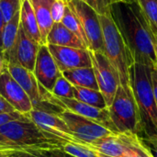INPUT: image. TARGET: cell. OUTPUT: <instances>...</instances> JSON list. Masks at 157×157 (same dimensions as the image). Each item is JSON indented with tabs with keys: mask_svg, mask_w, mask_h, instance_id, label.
Here are the masks:
<instances>
[{
	"mask_svg": "<svg viewBox=\"0 0 157 157\" xmlns=\"http://www.w3.org/2000/svg\"><path fill=\"white\" fill-rule=\"evenodd\" d=\"M6 70L29 96L33 104V108L40 107L45 102L41 95L40 84L38 83L33 72H30L29 70L16 63L6 64Z\"/></svg>",
	"mask_w": 157,
	"mask_h": 157,
	"instance_id": "15",
	"label": "cell"
},
{
	"mask_svg": "<svg viewBox=\"0 0 157 157\" xmlns=\"http://www.w3.org/2000/svg\"><path fill=\"white\" fill-rule=\"evenodd\" d=\"M7 157H37L27 152H7Z\"/></svg>",
	"mask_w": 157,
	"mask_h": 157,
	"instance_id": "36",
	"label": "cell"
},
{
	"mask_svg": "<svg viewBox=\"0 0 157 157\" xmlns=\"http://www.w3.org/2000/svg\"><path fill=\"white\" fill-rule=\"evenodd\" d=\"M37 157H75L66 154L61 148L52 149V150H34L27 152Z\"/></svg>",
	"mask_w": 157,
	"mask_h": 157,
	"instance_id": "31",
	"label": "cell"
},
{
	"mask_svg": "<svg viewBox=\"0 0 157 157\" xmlns=\"http://www.w3.org/2000/svg\"><path fill=\"white\" fill-rule=\"evenodd\" d=\"M6 68V63L3 57V54L2 52H0V74Z\"/></svg>",
	"mask_w": 157,
	"mask_h": 157,
	"instance_id": "38",
	"label": "cell"
},
{
	"mask_svg": "<svg viewBox=\"0 0 157 157\" xmlns=\"http://www.w3.org/2000/svg\"><path fill=\"white\" fill-rule=\"evenodd\" d=\"M62 75L74 86H80L99 90L92 67L75 68L62 72Z\"/></svg>",
	"mask_w": 157,
	"mask_h": 157,
	"instance_id": "20",
	"label": "cell"
},
{
	"mask_svg": "<svg viewBox=\"0 0 157 157\" xmlns=\"http://www.w3.org/2000/svg\"><path fill=\"white\" fill-rule=\"evenodd\" d=\"M66 2H69V1H72V0H65Z\"/></svg>",
	"mask_w": 157,
	"mask_h": 157,
	"instance_id": "42",
	"label": "cell"
},
{
	"mask_svg": "<svg viewBox=\"0 0 157 157\" xmlns=\"http://www.w3.org/2000/svg\"><path fill=\"white\" fill-rule=\"evenodd\" d=\"M61 149L66 154L75 157H109L90 148L85 144L63 143Z\"/></svg>",
	"mask_w": 157,
	"mask_h": 157,
	"instance_id": "23",
	"label": "cell"
},
{
	"mask_svg": "<svg viewBox=\"0 0 157 157\" xmlns=\"http://www.w3.org/2000/svg\"><path fill=\"white\" fill-rule=\"evenodd\" d=\"M110 15L133 63L157 67L155 36L137 1L113 3Z\"/></svg>",
	"mask_w": 157,
	"mask_h": 157,
	"instance_id": "1",
	"label": "cell"
},
{
	"mask_svg": "<svg viewBox=\"0 0 157 157\" xmlns=\"http://www.w3.org/2000/svg\"><path fill=\"white\" fill-rule=\"evenodd\" d=\"M33 74L38 83L48 92H52L56 80L62 75L48 45H40Z\"/></svg>",
	"mask_w": 157,
	"mask_h": 157,
	"instance_id": "12",
	"label": "cell"
},
{
	"mask_svg": "<svg viewBox=\"0 0 157 157\" xmlns=\"http://www.w3.org/2000/svg\"><path fill=\"white\" fill-rule=\"evenodd\" d=\"M74 98L85 104L97 107L99 109L108 108L104 97L99 90L74 86Z\"/></svg>",
	"mask_w": 157,
	"mask_h": 157,
	"instance_id": "22",
	"label": "cell"
},
{
	"mask_svg": "<svg viewBox=\"0 0 157 157\" xmlns=\"http://www.w3.org/2000/svg\"><path fill=\"white\" fill-rule=\"evenodd\" d=\"M153 68L134 63L130 68V86L135 98L142 126V137L157 134V107L154 95Z\"/></svg>",
	"mask_w": 157,
	"mask_h": 157,
	"instance_id": "3",
	"label": "cell"
},
{
	"mask_svg": "<svg viewBox=\"0 0 157 157\" xmlns=\"http://www.w3.org/2000/svg\"><path fill=\"white\" fill-rule=\"evenodd\" d=\"M22 1H23V0H22Z\"/></svg>",
	"mask_w": 157,
	"mask_h": 157,
	"instance_id": "43",
	"label": "cell"
},
{
	"mask_svg": "<svg viewBox=\"0 0 157 157\" xmlns=\"http://www.w3.org/2000/svg\"><path fill=\"white\" fill-rule=\"evenodd\" d=\"M40 91H41L43 100L45 102L52 104L63 109L69 110L75 114L80 115L91 121H94L95 122L104 126L105 128L110 130L111 132L118 133L110 120L109 111L108 108L99 109V108L93 107V106L85 104L83 102H80L75 98H65L55 97L52 93L45 90L40 85Z\"/></svg>",
	"mask_w": 157,
	"mask_h": 157,
	"instance_id": "6",
	"label": "cell"
},
{
	"mask_svg": "<svg viewBox=\"0 0 157 157\" xmlns=\"http://www.w3.org/2000/svg\"><path fill=\"white\" fill-rule=\"evenodd\" d=\"M46 44L88 50L86 45L61 22L53 23L46 38Z\"/></svg>",
	"mask_w": 157,
	"mask_h": 157,
	"instance_id": "17",
	"label": "cell"
},
{
	"mask_svg": "<svg viewBox=\"0 0 157 157\" xmlns=\"http://www.w3.org/2000/svg\"><path fill=\"white\" fill-rule=\"evenodd\" d=\"M155 53L157 58V36H155Z\"/></svg>",
	"mask_w": 157,
	"mask_h": 157,
	"instance_id": "41",
	"label": "cell"
},
{
	"mask_svg": "<svg viewBox=\"0 0 157 157\" xmlns=\"http://www.w3.org/2000/svg\"><path fill=\"white\" fill-rule=\"evenodd\" d=\"M89 53L98 89L103 95L107 107L109 108L120 86L119 76L103 52L89 51Z\"/></svg>",
	"mask_w": 157,
	"mask_h": 157,
	"instance_id": "9",
	"label": "cell"
},
{
	"mask_svg": "<svg viewBox=\"0 0 157 157\" xmlns=\"http://www.w3.org/2000/svg\"><path fill=\"white\" fill-rule=\"evenodd\" d=\"M140 140L144 146L151 154V155L153 157H157V134L149 137H142Z\"/></svg>",
	"mask_w": 157,
	"mask_h": 157,
	"instance_id": "32",
	"label": "cell"
},
{
	"mask_svg": "<svg viewBox=\"0 0 157 157\" xmlns=\"http://www.w3.org/2000/svg\"><path fill=\"white\" fill-rule=\"evenodd\" d=\"M124 157H153L142 144L140 138L132 133H127V145Z\"/></svg>",
	"mask_w": 157,
	"mask_h": 157,
	"instance_id": "26",
	"label": "cell"
},
{
	"mask_svg": "<svg viewBox=\"0 0 157 157\" xmlns=\"http://www.w3.org/2000/svg\"><path fill=\"white\" fill-rule=\"evenodd\" d=\"M36 17L43 43L46 44V38L51 31L53 20L52 17V5L54 0H29Z\"/></svg>",
	"mask_w": 157,
	"mask_h": 157,
	"instance_id": "18",
	"label": "cell"
},
{
	"mask_svg": "<svg viewBox=\"0 0 157 157\" xmlns=\"http://www.w3.org/2000/svg\"><path fill=\"white\" fill-rule=\"evenodd\" d=\"M63 142L40 130L30 120L13 121L0 126V151L29 152L61 148Z\"/></svg>",
	"mask_w": 157,
	"mask_h": 157,
	"instance_id": "2",
	"label": "cell"
},
{
	"mask_svg": "<svg viewBox=\"0 0 157 157\" xmlns=\"http://www.w3.org/2000/svg\"><path fill=\"white\" fill-rule=\"evenodd\" d=\"M39 48L40 45L30 40L19 26L16 42L6 60V64L16 63L33 72Z\"/></svg>",
	"mask_w": 157,
	"mask_h": 157,
	"instance_id": "14",
	"label": "cell"
},
{
	"mask_svg": "<svg viewBox=\"0 0 157 157\" xmlns=\"http://www.w3.org/2000/svg\"><path fill=\"white\" fill-rule=\"evenodd\" d=\"M57 114L65 122L71 134L81 144H92L99 139L116 134L94 121L75 114L69 110L61 109Z\"/></svg>",
	"mask_w": 157,
	"mask_h": 157,
	"instance_id": "8",
	"label": "cell"
},
{
	"mask_svg": "<svg viewBox=\"0 0 157 157\" xmlns=\"http://www.w3.org/2000/svg\"><path fill=\"white\" fill-rule=\"evenodd\" d=\"M154 36H157V0H136Z\"/></svg>",
	"mask_w": 157,
	"mask_h": 157,
	"instance_id": "24",
	"label": "cell"
},
{
	"mask_svg": "<svg viewBox=\"0 0 157 157\" xmlns=\"http://www.w3.org/2000/svg\"><path fill=\"white\" fill-rule=\"evenodd\" d=\"M85 144L109 157H124L127 145V133H116L92 144Z\"/></svg>",
	"mask_w": 157,
	"mask_h": 157,
	"instance_id": "16",
	"label": "cell"
},
{
	"mask_svg": "<svg viewBox=\"0 0 157 157\" xmlns=\"http://www.w3.org/2000/svg\"><path fill=\"white\" fill-rule=\"evenodd\" d=\"M20 26V11L17 13L8 22L5 23L2 33V54L6 60L15 45Z\"/></svg>",
	"mask_w": 157,
	"mask_h": 157,
	"instance_id": "21",
	"label": "cell"
},
{
	"mask_svg": "<svg viewBox=\"0 0 157 157\" xmlns=\"http://www.w3.org/2000/svg\"><path fill=\"white\" fill-rule=\"evenodd\" d=\"M5 26V21L3 15L0 11V52H2V33H3V29Z\"/></svg>",
	"mask_w": 157,
	"mask_h": 157,
	"instance_id": "37",
	"label": "cell"
},
{
	"mask_svg": "<svg viewBox=\"0 0 157 157\" xmlns=\"http://www.w3.org/2000/svg\"><path fill=\"white\" fill-rule=\"evenodd\" d=\"M0 95L16 111L21 114L28 116L33 109V104L29 96L11 76L6 68L0 74Z\"/></svg>",
	"mask_w": 157,
	"mask_h": 157,
	"instance_id": "11",
	"label": "cell"
},
{
	"mask_svg": "<svg viewBox=\"0 0 157 157\" xmlns=\"http://www.w3.org/2000/svg\"><path fill=\"white\" fill-rule=\"evenodd\" d=\"M103 36V53L115 69L120 86L130 88V68L133 62L111 17L98 15Z\"/></svg>",
	"mask_w": 157,
	"mask_h": 157,
	"instance_id": "4",
	"label": "cell"
},
{
	"mask_svg": "<svg viewBox=\"0 0 157 157\" xmlns=\"http://www.w3.org/2000/svg\"><path fill=\"white\" fill-rule=\"evenodd\" d=\"M48 48L61 72L75 68L92 67L90 53L86 49L56 45H48Z\"/></svg>",
	"mask_w": 157,
	"mask_h": 157,
	"instance_id": "13",
	"label": "cell"
},
{
	"mask_svg": "<svg viewBox=\"0 0 157 157\" xmlns=\"http://www.w3.org/2000/svg\"><path fill=\"white\" fill-rule=\"evenodd\" d=\"M61 23L63 24L74 34H75L87 47V40H86V37L85 35V32L83 30V28H82L78 18L73 13V11L70 9L68 5H67V6L65 8V12H64L63 17ZM87 49H88V47H87Z\"/></svg>",
	"mask_w": 157,
	"mask_h": 157,
	"instance_id": "25",
	"label": "cell"
},
{
	"mask_svg": "<svg viewBox=\"0 0 157 157\" xmlns=\"http://www.w3.org/2000/svg\"><path fill=\"white\" fill-rule=\"evenodd\" d=\"M20 27L26 35L38 45H42L43 40L40 28L29 0H23L20 9Z\"/></svg>",
	"mask_w": 157,
	"mask_h": 157,
	"instance_id": "19",
	"label": "cell"
},
{
	"mask_svg": "<svg viewBox=\"0 0 157 157\" xmlns=\"http://www.w3.org/2000/svg\"><path fill=\"white\" fill-rule=\"evenodd\" d=\"M50 93L59 98H74V86L62 75L56 80L53 88Z\"/></svg>",
	"mask_w": 157,
	"mask_h": 157,
	"instance_id": "27",
	"label": "cell"
},
{
	"mask_svg": "<svg viewBox=\"0 0 157 157\" xmlns=\"http://www.w3.org/2000/svg\"><path fill=\"white\" fill-rule=\"evenodd\" d=\"M113 3H117V2H132V1H136V0H112Z\"/></svg>",
	"mask_w": 157,
	"mask_h": 157,
	"instance_id": "39",
	"label": "cell"
},
{
	"mask_svg": "<svg viewBox=\"0 0 157 157\" xmlns=\"http://www.w3.org/2000/svg\"><path fill=\"white\" fill-rule=\"evenodd\" d=\"M25 120H29V118L17 111L10 112V113H3L0 114V126L13 121H25Z\"/></svg>",
	"mask_w": 157,
	"mask_h": 157,
	"instance_id": "33",
	"label": "cell"
},
{
	"mask_svg": "<svg viewBox=\"0 0 157 157\" xmlns=\"http://www.w3.org/2000/svg\"><path fill=\"white\" fill-rule=\"evenodd\" d=\"M67 5L83 28L88 51L103 52V36L98 14L82 0H72L67 2Z\"/></svg>",
	"mask_w": 157,
	"mask_h": 157,
	"instance_id": "7",
	"label": "cell"
},
{
	"mask_svg": "<svg viewBox=\"0 0 157 157\" xmlns=\"http://www.w3.org/2000/svg\"><path fill=\"white\" fill-rule=\"evenodd\" d=\"M15 109L10 106V104L0 95V114L3 113H10V112H15Z\"/></svg>",
	"mask_w": 157,
	"mask_h": 157,
	"instance_id": "34",
	"label": "cell"
},
{
	"mask_svg": "<svg viewBox=\"0 0 157 157\" xmlns=\"http://www.w3.org/2000/svg\"><path fill=\"white\" fill-rule=\"evenodd\" d=\"M67 6V2L65 0H54L52 5V17L53 22H61L64 12L65 8Z\"/></svg>",
	"mask_w": 157,
	"mask_h": 157,
	"instance_id": "30",
	"label": "cell"
},
{
	"mask_svg": "<svg viewBox=\"0 0 157 157\" xmlns=\"http://www.w3.org/2000/svg\"><path fill=\"white\" fill-rule=\"evenodd\" d=\"M152 78H153V87H154V95L157 107V67H154L152 70Z\"/></svg>",
	"mask_w": 157,
	"mask_h": 157,
	"instance_id": "35",
	"label": "cell"
},
{
	"mask_svg": "<svg viewBox=\"0 0 157 157\" xmlns=\"http://www.w3.org/2000/svg\"><path fill=\"white\" fill-rule=\"evenodd\" d=\"M0 157H7V152L0 151Z\"/></svg>",
	"mask_w": 157,
	"mask_h": 157,
	"instance_id": "40",
	"label": "cell"
},
{
	"mask_svg": "<svg viewBox=\"0 0 157 157\" xmlns=\"http://www.w3.org/2000/svg\"><path fill=\"white\" fill-rule=\"evenodd\" d=\"M90 7H92L98 15L111 17L110 9L113 4L112 0H82Z\"/></svg>",
	"mask_w": 157,
	"mask_h": 157,
	"instance_id": "29",
	"label": "cell"
},
{
	"mask_svg": "<svg viewBox=\"0 0 157 157\" xmlns=\"http://www.w3.org/2000/svg\"><path fill=\"white\" fill-rule=\"evenodd\" d=\"M60 109L52 110L40 106L33 108L28 116L29 120L33 121L40 130L54 136L60 141L63 143L78 144L79 141L71 134L65 122L57 114Z\"/></svg>",
	"mask_w": 157,
	"mask_h": 157,
	"instance_id": "10",
	"label": "cell"
},
{
	"mask_svg": "<svg viewBox=\"0 0 157 157\" xmlns=\"http://www.w3.org/2000/svg\"><path fill=\"white\" fill-rule=\"evenodd\" d=\"M22 0H0V11L5 23L8 22L21 9Z\"/></svg>",
	"mask_w": 157,
	"mask_h": 157,
	"instance_id": "28",
	"label": "cell"
},
{
	"mask_svg": "<svg viewBox=\"0 0 157 157\" xmlns=\"http://www.w3.org/2000/svg\"><path fill=\"white\" fill-rule=\"evenodd\" d=\"M110 120L118 133H132L142 136V126L138 107L132 88L118 86L114 99L108 108Z\"/></svg>",
	"mask_w": 157,
	"mask_h": 157,
	"instance_id": "5",
	"label": "cell"
}]
</instances>
